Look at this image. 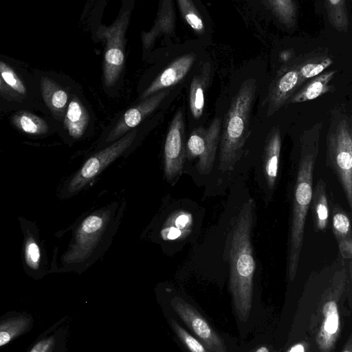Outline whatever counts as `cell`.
Returning <instances> with one entry per match:
<instances>
[{
    "instance_id": "cell-7",
    "label": "cell",
    "mask_w": 352,
    "mask_h": 352,
    "mask_svg": "<svg viewBox=\"0 0 352 352\" xmlns=\"http://www.w3.org/2000/svg\"><path fill=\"white\" fill-rule=\"evenodd\" d=\"M136 135L137 131L134 129L88 157L63 182L58 191V197L68 199L87 188L110 164L129 150Z\"/></svg>"
},
{
    "instance_id": "cell-5",
    "label": "cell",
    "mask_w": 352,
    "mask_h": 352,
    "mask_svg": "<svg viewBox=\"0 0 352 352\" xmlns=\"http://www.w3.org/2000/svg\"><path fill=\"white\" fill-rule=\"evenodd\" d=\"M346 270L336 272L322 294L311 319L316 342L321 352H332L340 333L339 302L346 290Z\"/></svg>"
},
{
    "instance_id": "cell-18",
    "label": "cell",
    "mask_w": 352,
    "mask_h": 352,
    "mask_svg": "<svg viewBox=\"0 0 352 352\" xmlns=\"http://www.w3.org/2000/svg\"><path fill=\"white\" fill-rule=\"evenodd\" d=\"M175 25V14L170 0L161 2L155 23L148 32H142V40L144 49H148L156 38L162 34H171Z\"/></svg>"
},
{
    "instance_id": "cell-26",
    "label": "cell",
    "mask_w": 352,
    "mask_h": 352,
    "mask_svg": "<svg viewBox=\"0 0 352 352\" xmlns=\"http://www.w3.org/2000/svg\"><path fill=\"white\" fill-rule=\"evenodd\" d=\"M324 6L331 25L339 32H346L349 22L346 1L328 0Z\"/></svg>"
},
{
    "instance_id": "cell-28",
    "label": "cell",
    "mask_w": 352,
    "mask_h": 352,
    "mask_svg": "<svg viewBox=\"0 0 352 352\" xmlns=\"http://www.w3.org/2000/svg\"><path fill=\"white\" fill-rule=\"evenodd\" d=\"M190 216L184 212H179L170 218L160 230V236L164 240L177 238L184 230L189 228Z\"/></svg>"
},
{
    "instance_id": "cell-19",
    "label": "cell",
    "mask_w": 352,
    "mask_h": 352,
    "mask_svg": "<svg viewBox=\"0 0 352 352\" xmlns=\"http://www.w3.org/2000/svg\"><path fill=\"white\" fill-rule=\"evenodd\" d=\"M40 82L44 102L54 116L57 120H60L67 106V93L56 82L47 77H43Z\"/></svg>"
},
{
    "instance_id": "cell-16",
    "label": "cell",
    "mask_w": 352,
    "mask_h": 352,
    "mask_svg": "<svg viewBox=\"0 0 352 352\" xmlns=\"http://www.w3.org/2000/svg\"><path fill=\"white\" fill-rule=\"evenodd\" d=\"M281 148V138L278 127L273 128L270 132L264 150V171L267 186L273 190L278 172L279 160Z\"/></svg>"
},
{
    "instance_id": "cell-3",
    "label": "cell",
    "mask_w": 352,
    "mask_h": 352,
    "mask_svg": "<svg viewBox=\"0 0 352 352\" xmlns=\"http://www.w3.org/2000/svg\"><path fill=\"white\" fill-rule=\"evenodd\" d=\"M322 122L306 129L300 136V156L292 202L287 249V273L296 277L303 243L307 214L313 195L314 165L319 151Z\"/></svg>"
},
{
    "instance_id": "cell-23",
    "label": "cell",
    "mask_w": 352,
    "mask_h": 352,
    "mask_svg": "<svg viewBox=\"0 0 352 352\" xmlns=\"http://www.w3.org/2000/svg\"><path fill=\"white\" fill-rule=\"evenodd\" d=\"M332 63L333 59L323 51L320 53L313 52L305 56L302 60L297 63L299 69V87L300 88L308 79L322 73Z\"/></svg>"
},
{
    "instance_id": "cell-36",
    "label": "cell",
    "mask_w": 352,
    "mask_h": 352,
    "mask_svg": "<svg viewBox=\"0 0 352 352\" xmlns=\"http://www.w3.org/2000/svg\"><path fill=\"white\" fill-rule=\"evenodd\" d=\"M292 50L283 51L280 54V58L284 61H288L292 56Z\"/></svg>"
},
{
    "instance_id": "cell-37",
    "label": "cell",
    "mask_w": 352,
    "mask_h": 352,
    "mask_svg": "<svg viewBox=\"0 0 352 352\" xmlns=\"http://www.w3.org/2000/svg\"><path fill=\"white\" fill-rule=\"evenodd\" d=\"M252 352H270V350L267 346L263 345L254 349Z\"/></svg>"
},
{
    "instance_id": "cell-9",
    "label": "cell",
    "mask_w": 352,
    "mask_h": 352,
    "mask_svg": "<svg viewBox=\"0 0 352 352\" xmlns=\"http://www.w3.org/2000/svg\"><path fill=\"white\" fill-rule=\"evenodd\" d=\"M18 221L23 234L21 257L23 270L32 278H41L50 273V262L39 229L35 221L24 217H19Z\"/></svg>"
},
{
    "instance_id": "cell-27",
    "label": "cell",
    "mask_w": 352,
    "mask_h": 352,
    "mask_svg": "<svg viewBox=\"0 0 352 352\" xmlns=\"http://www.w3.org/2000/svg\"><path fill=\"white\" fill-rule=\"evenodd\" d=\"M263 3L276 17L287 27L293 26L296 21L297 6L292 0H267Z\"/></svg>"
},
{
    "instance_id": "cell-6",
    "label": "cell",
    "mask_w": 352,
    "mask_h": 352,
    "mask_svg": "<svg viewBox=\"0 0 352 352\" xmlns=\"http://www.w3.org/2000/svg\"><path fill=\"white\" fill-rule=\"evenodd\" d=\"M327 160L352 211V116L335 113L327 135Z\"/></svg>"
},
{
    "instance_id": "cell-29",
    "label": "cell",
    "mask_w": 352,
    "mask_h": 352,
    "mask_svg": "<svg viewBox=\"0 0 352 352\" xmlns=\"http://www.w3.org/2000/svg\"><path fill=\"white\" fill-rule=\"evenodd\" d=\"M180 12L188 25L197 34L205 31L204 21L195 5L190 0H177Z\"/></svg>"
},
{
    "instance_id": "cell-15",
    "label": "cell",
    "mask_w": 352,
    "mask_h": 352,
    "mask_svg": "<svg viewBox=\"0 0 352 352\" xmlns=\"http://www.w3.org/2000/svg\"><path fill=\"white\" fill-rule=\"evenodd\" d=\"M195 57L194 53H189L173 61L142 93L140 99L142 100L179 82L190 69Z\"/></svg>"
},
{
    "instance_id": "cell-24",
    "label": "cell",
    "mask_w": 352,
    "mask_h": 352,
    "mask_svg": "<svg viewBox=\"0 0 352 352\" xmlns=\"http://www.w3.org/2000/svg\"><path fill=\"white\" fill-rule=\"evenodd\" d=\"M32 319L28 314H19L6 319L0 323V346L8 344L24 333L32 324Z\"/></svg>"
},
{
    "instance_id": "cell-22",
    "label": "cell",
    "mask_w": 352,
    "mask_h": 352,
    "mask_svg": "<svg viewBox=\"0 0 352 352\" xmlns=\"http://www.w3.org/2000/svg\"><path fill=\"white\" fill-rule=\"evenodd\" d=\"M314 228L316 232H324L329 223V206L326 185L322 179L317 182L310 204Z\"/></svg>"
},
{
    "instance_id": "cell-2",
    "label": "cell",
    "mask_w": 352,
    "mask_h": 352,
    "mask_svg": "<svg viewBox=\"0 0 352 352\" xmlns=\"http://www.w3.org/2000/svg\"><path fill=\"white\" fill-rule=\"evenodd\" d=\"M254 203H243L230 232L229 289L238 319L248 320L252 306L253 278L256 263L252 245Z\"/></svg>"
},
{
    "instance_id": "cell-21",
    "label": "cell",
    "mask_w": 352,
    "mask_h": 352,
    "mask_svg": "<svg viewBox=\"0 0 352 352\" xmlns=\"http://www.w3.org/2000/svg\"><path fill=\"white\" fill-rule=\"evenodd\" d=\"M89 122V115L78 98L72 99L68 104L64 118V126L70 137L79 139L84 134Z\"/></svg>"
},
{
    "instance_id": "cell-13",
    "label": "cell",
    "mask_w": 352,
    "mask_h": 352,
    "mask_svg": "<svg viewBox=\"0 0 352 352\" xmlns=\"http://www.w3.org/2000/svg\"><path fill=\"white\" fill-rule=\"evenodd\" d=\"M169 92L170 90L168 89L158 91L127 110L108 133L104 140V143L111 144L127 133L126 132L131 129L137 126L160 104Z\"/></svg>"
},
{
    "instance_id": "cell-8",
    "label": "cell",
    "mask_w": 352,
    "mask_h": 352,
    "mask_svg": "<svg viewBox=\"0 0 352 352\" xmlns=\"http://www.w3.org/2000/svg\"><path fill=\"white\" fill-rule=\"evenodd\" d=\"M130 12L120 13L110 26H101L98 34L105 38L104 56V82L113 86L118 80L124 61L125 33L129 22Z\"/></svg>"
},
{
    "instance_id": "cell-17",
    "label": "cell",
    "mask_w": 352,
    "mask_h": 352,
    "mask_svg": "<svg viewBox=\"0 0 352 352\" xmlns=\"http://www.w3.org/2000/svg\"><path fill=\"white\" fill-rule=\"evenodd\" d=\"M336 73V70H329L311 78L296 91L287 104L312 100L331 91L334 88L329 84Z\"/></svg>"
},
{
    "instance_id": "cell-10",
    "label": "cell",
    "mask_w": 352,
    "mask_h": 352,
    "mask_svg": "<svg viewBox=\"0 0 352 352\" xmlns=\"http://www.w3.org/2000/svg\"><path fill=\"white\" fill-rule=\"evenodd\" d=\"M221 129V120L215 118L207 128L195 129L186 142V157H199L197 168L202 174L209 173L212 168L220 143Z\"/></svg>"
},
{
    "instance_id": "cell-39",
    "label": "cell",
    "mask_w": 352,
    "mask_h": 352,
    "mask_svg": "<svg viewBox=\"0 0 352 352\" xmlns=\"http://www.w3.org/2000/svg\"><path fill=\"white\" fill-rule=\"evenodd\" d=\"M349 273H350V276H351V281H352V259L350 262V264H349Z\"/></svg>"
},
{
    "instance_id": "cell-31",
    "label": "cell",
    "mask_w": 352,
    "mask_h": 352,
    "mask_svg": "<svg viewBox=\"0 0 352 352\" xmlns=\"http://www.w3.org/2000/svg\"><path fill=\"white\" fill-rule=\"evenodd\" d=\"M169 321L173 331L190 352H210L201 341L192 336L176 320L170 318Z\"/></svg>"
},
{
    "instance_id": "cell-30",
    "label": "cell",
    "mask_w": 352,
    "mask_h": 352,
    "mask_svg": "<svg viewBox=\"0 0 352 352\" xmlns=\"http://www.w3.org/2000/svg\"><path fill=\"white\" fill-rule=\"evenodd\" d=\"M332 230L338 243L349 236L352 232L351 219L339 206H335L333 208Z\"/></svg>"
},
{
    "instance_id": "cell-34",
    "label": "cell",
    "mask_w": 352,
    "mask_h": 352,
    "mask_svg": "<svg viewBox=\"0 0 352 352\" xmlns=\"http://www.w3.org/2000/svg\"><path fill=\"white\" fill-rule=\"evenodd\" d=\"M338 245L342 256L352 259V232L349 236L339 242Z\"/></svg>"
},
{
    "instance_id": "cell-25",
    "label": "cell",
    "mask_w": 352,
    "mask_h": 352,
    "mask_svg": "<svg viewBox=\"0 0 352 352\" xmlns=\"http://www.w3.org/2000/svg\"><path fill=\"white\" fill-rule=\"evenodd\" d=\"M11 122L19 130L31 135H43L49 130L44 120L28 111L16 113L12 116Z\"/></svg>"
},
{
    "instance_id": "cell-32",
    "label": "cell",
    "mask_w": 352,
    "mask_h": 352,
    "mask_svg": "<svg viewBox=\"0 0 352 352\" xmlns=\"http://www.w3.org/2000/svg\"><path fill=\"white\" fill-rule=\"evenodd\" d=\"M1 83L21 95H25L26 88L14 70L3 61L0 62Z\"/></svg>"
},
{
    "instance_id": "cell-38",
    "label": "cell",
    "mask_w": 352,
    "mask_h": 352,
    "mask_svg": "<svg viewBox=\"0 0 352 352\" xmlns=\"http://www.w3.org/2000/svg\"><path fill=\"white\" fill-rule=\"evenodd\" d=\"M289 352H304V349L301 344H297L294 346Z\"/></svg>"
},
{
    "instance_id": "cell-33",
    "label": "cell",
    "mask_w": 352,
    "mask_h": 352,
    "mask_svg": "<svg viewBox=\"0 0 352 352\" xmlns=\"http://www.w3.org/2000/svg\"><path fill=\"white\" fill-rule=\"evenodd\" d=\"M29 352H60V336H45L36 342Z\"/></svg>"
},
{
    "instance_id": "cell-35",
    "label": "cell",
    "mask_w": 352,
    "mask_h": 352,
    "mask_svg": "<svg viewBox=\"0 0 352 352\" xmlns=\"http://www.w3.org/2000/svg\"><path fill=\"white\" fill-rule=\"evenodd\" d=\"M341 352H352V334L345 343Z\"/></svg>"
},
{
    "instance_id": "cell-4",
    "label": "cell",
    "mask_w": 352,
    "mask_h": 352,
    "mask_svg": "<svg viewBox=\"0 0 352 352\" xmlns=\"http://www.w3.org/2000/svg\"><path fill=\"white\" fill-rule=\"evenodd\" d=\"M256 91L253 78L244 80L225 117L220 138L219 169L231 170L240 160L246 140Z\"/></svg>"
},
{
    "instance_id": "cell-20",
    "label": "cell",
    "mask_w": 352,
    "mask_h": 352,
    "mask_svg": "<svg viewBox=\"0 0 352 352\" xmlns=\"http://www.w3.org/2000/svg\"><path fill=\"white\" fill-rule=\"evenodd\" d=\"M210 75V65L206 63L203 65L201 72L195 76L191 82L189 105L192 115L195 119L199 118L204 111L205 91L209 82Z\"/></svg>"
},
{
    "instance_id": "cell-14",
    "label": "cell",
    "mask_w": 352,
    "mask_h": 352,
    "mask_svg": "<svg viewBox=\"0 0 352 352\" xmlns=\"http://www.w3.org/2000/svg\"><path fill=\"white\" fill-rule=\"evenodd\" d=\"M299 88V69L297 63L278 71L269 91L267 116L272 115L287 104Z\"/></svg>"
},
{
    "instance_id": "cell-1",
    "label": "cell",
    "mask_w": 352,
    "mask_h": 352,
    "mask_svg": "<svg viewBox=\"0 0 352 352\" xmlns=\"http://www.w3.org/2000/svg\"><path fill=\"white\" fill-rule=\"evenodd\" d=\"M126 208L123 195L91 207L67 228L56 234L50 272L80 274L100 260L110 248Z\"/></svg>"
},
{
    "instance_id": "cell-12",
    "label": "cell",
    "mask_w": 352,
    "mask_h": 352,
    "mask_svg": "<svg viewBox=\"0 0 352 352\" xmlns=\"http://www.w3.org/2000/svg\"><path fill=\"white\" fill-rule=\"evenodd\" d=\"M186 157L184 119L179 110L170 122L164 147V172L168 181H173L181 175Z\"/></svg>"
},
{
    "instance_id": "cell-11",
    "label": "cell",
    "mask_w": 352,
    "mask_h": 352,
    "mask_svg": "<svg viewBox=\"0 0 352 352\" xmlns=\"http://www.w3.org/2000/svg\"><path fill=\"white\" fill-rule=\"evenodd\" d=\"M170 305L177 316L210 352H228L221 337L192 305L177 296L171 299Z\"/></svg>"
}]
</instances>
